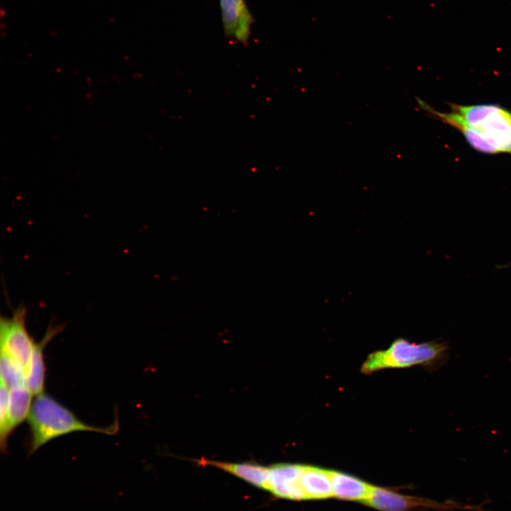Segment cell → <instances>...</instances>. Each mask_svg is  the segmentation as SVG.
<instances>
[{
  "instance_id": "cell-1",
  "label": "cell",
  "mask_w": 511,
  "mask_h": 511,
  "mask_svg": "<svg viewBox=\"0 0 511 511\" xmlns=\"http://www.w3.org/2000/svg\"><path fill=\"white\" fill-rule=\"evenodd\" d=\"M419 107L434 119L460 131L475 150L487 154H511V112L495 104L449 103L451 112L435 110L421 99Z\"/></svg>"
},
{
  "instance_id": "cell-2",
  "label": "cell",
  "mask_w": 511,
  "mask_h": 511,
  "mask_svg": "<svg viewBox=\"0 0 511 511\" xmlns=\"http://www.w3.org/2000/svg\"><path fill=\"white\" fill-rule=\"evenodd\" d=\"M30 427L28 454L31 455L48 441L76 432H94L108 435L116 434L119 427L117 420L108 427L87 424L50 395L43 392L33 402L28 418Z\"/></svg>"
},
{
  "instance_id": "cell-3",
  "label": "cell",
  "mask_w": 511,
  "mask_h": 511,
  "mask_svg": "<svg viewBox=\"0 0 511 511\" xmlns=\"http://www.w3.org/2000/svg\"><path fill=\"white\" fill-rule=\"evenodd\" d=\"M446 348L443 344L436 341L416 344L397 339L387 349L370 353L363 361L361 371L370 375L383 369L432 366L442 358Z\"/></svg>"
},
{
  "instance_id": "cell-4",
  "label": "cell",
  "mask_w": 511,
  "mask_h": 511,
  "mask_svg": "<svg viewBox=\"0 0 511 511\" xmlns=\"http://www.w3.org/2000/svg\"><path fill=\"white\" fill-rule=\"evenodd\" d=\"M27 309L20 305L10 317L0 319L1 352L20 366L26 375L35 342L26 326Z\"/></svg>"
},
{
  "instance_id": "cell-5",
  "label": "cell",
  "mask_w": 511,
  "mask_h": 511,
  "mask_svg": "<svg viewBox=\"0 0 511 511\" xmlns=\"http://www.w3.org/2000/svg\"><path fill=\"white\" fill-rule=\"evenodd\" d=\"M364 502L380 511H411L417 508L439 511L457 509L483 511L480 507L476 505H465L451 500L438 502L416 496L402 495L388 488L376 486H373L368 498Z\"/></svg>"
},
{
  "instance_id": "cell-6",
  "label": "cell",
  "mask_w": 511,
  "mask_h": 511,
  "mask_svg": "<svg viewBox=\"0 0 511 511\" xmlns=\"http://www.w3.org/2000/svg\"><path fill=\"white\" fill-rule=\"evenodd\" d=\"M223 31L228 40L247 45L254 22L246 0H219Z\"/></svg>"
},
{
  "instance_id": "cell-7",
  "label": "cell",
  "mask_w": 511,
  "mask_h": 511,
  "mask_svg": "<svg viewBox=\"0 0 511 511\" xmlns=\"http://www.w3.org/2000/svg\"><path fill=\"white\" fill-rule=\"evenodd\" d=\"M62 330V325L50 324L43 338L33 346L26 380L27 387L33 395L44 392L45 366L43 352L48 344Z\"/></svg>"
},
{
  "instance_id": "cell-8",
  "label": "cell",
  "mask_w": 511,
  "mask_h": 511,
  "mask_svg": "<svg viewBox=\"0 0 511 511\" xmlns=\"http://www.w3.org/2000/svg\"><path fill=\"white\" fill-rule=\"evenodd\" d=\"M333 496L341 500L365 502L373 485L351 475L330 471Z\"/></svg>"
},
{
  "instance_id": "cell-9",
  "label": "cell",
  "mask_w": 511,
  "mask_h": 511,
  "mask_svg": "<svg viewBox=\"0 0 511 511\" xmlns=\"http://www.w3.org/2000/svg\"><path fill=\"white\" fill-rule=\"evenodd\" d=\"M301 483L305 500H323L333 497L329 470L304 465Z\"/></svg>"
},
{
  "instance_id": "cell-10",
  "label": "cell",
  "mask_w": 511,
  "mask_h": 511,
  "mask_svg": "<svg viewBox=\"0 0 511 511\" xmlns=\"http://www.w3.org/2000/svg\"><path fill=\"white\" fill-rule=\"evenodd\" d=\"M33 395L26 385L9 390V426L11 433L28 418Z\"/></svg>"
},
{
  "instance_id": "cell-11",
  "label": "cell",
  "mask_w": 511,
  "mask_h": 511,
  "mask_svg": "<svg viewBox=\"0 0 511 511\" xmlns=\"http://www.w3.org/2000/svg\"><path fill=\"white\" fill-rule=\"evenodd\" d=\"M1 384L9 390L26 385V375L23 368L8 355L1 352Z\"/></svg>"
},
{
  "instance_id": "cell-12",
  "label": "cell",
  "mask_w": 511,
  "mask_h": 511,
  "mask_svg": "<svg viewBox=\"0 0 511 511\" xmlns=\"http://www.w3.org/2000/svg\"><path fill=\"white\" fill-rule=\"evenodd\" d=\"M11 434L9 426V389L1 384L0 390V448L7 453L8 439Z\"/></svg>"
}]
</instances>
